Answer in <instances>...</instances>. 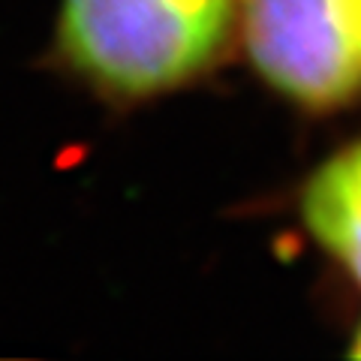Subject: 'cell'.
<instances>
[{
  "mask_svg": "<svg viewBox=\"0 0 361 361\" xmlns=\"http://www.w3.org/2000/svg\"><path fill=\"white\" fill-rule=\"evenodd\" d=\"M238 0H63L58 45L106 94L154 97L217 61Z\"/></svg>",
  "mask_w": 361,
  "mask_h": 361,
  "instance_id": "cell-1",
  "label": "cell"
},
{
  "mask_svg": "<svg viewBox=\"0 0 361 361\" xmlns=\"http://www.w3.org/2000/svg\"><path fill=\"white\" fill-rule=\"evenodd\" d=\"M244 45L259 75L307 109L361 97V0H244Z\"/></svg>",
  "mask_w": 361,
  "mask_h": 361,
  "instance_id": "cell-2",
  "label": "cell"
},
{
  "mask_svg": "<svg viewBox=\"0 0 361 361\" xmlns=\"http://www.w3.org/2000/svg\"><path fill=\"white\" fill-rule=\"evenodd\" d=\"M301 217L361 286V142L337 151L310 175Z\"/></svg>",
  "mask_w": 361,
  "mask_h": 361,
  "instance_id": "cell-3",
  "label": "cell"
},
{
  "mask_svg": "<svg viewBox=\"0 0 361 361\" xmlns=\"http://www.w3.org/2000/svg\"><path fill=\"white\" fill-rule=\"evenodd\" d=\"M349 353H353L355 358H361V329L355 331V341H353V349H349Z\"/></svg>",
  "mask_w": 361,
  "mask_h": 361,
  "instance_id": "cell-4",
  "label": "cell"
}]
</instances>
